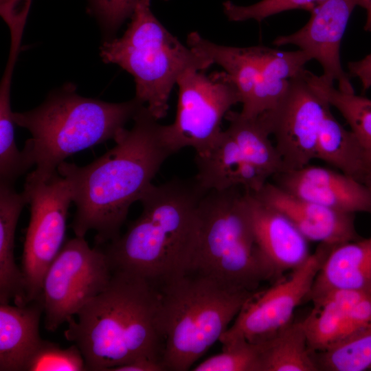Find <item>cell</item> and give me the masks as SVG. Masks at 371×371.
Wrapping results in <instances>:
<instances>
[{"label": "cell", "instance_id": "1", "mask_svg": "<svg viewBox=\"0 0 371 371\" xmlns=\"http://www.w3.org/2000/svg\"><path fill=\"white\" fill-rule=\"evenodd\" d=\"M124 128L115 145L91 163L79 166L63 161L57 172L69 183L76 212L71 227L76 236L93 230L102 245L118 238L130 207L139 201L164 161L175 153L163 125L145 105Z\"/></svg>", "mask_w": 371, "mask_h": 371}, {"label": "cell", "instance_id": "2", "mask_svg": "<svg viewBox=\"0 0 371 371\" xmlns=\"http://www.w3.org/2000/svg\"><path fill=\"white\" fill-rule=\"evenodd\" d=\"M159 304L150 281L113 270L106 289L67 322L64 336L80 350L86 370L111 371L140 359L163 363Z\"/></svg>", "mask_w": 371, "mask_h": 371}, {"label": "cell", "instance_id": "3", "mask_svg": "<svg viewBox=\"0 0 371 371\" xmlns=\"http://www.w3.org/2000/svg\"><path fill=\"white\" fill-rule=\"evenodd\" d=\"M207 192L194 178L152 183L139 200V216L104 250L113 269L143 277L157 287L190 271L200 204Z\"/></svg>", "mask_w": 371, "mask_h": 371}, {"label": "cell", "instance_id": "4", "mask_svg": "<svg viewBox=\"0 0 371 371\" xmlns=\"http://www.w3.org/2000/svg\"><path fill=\"white\" fill-rule=\"evenodd\" d=\"M143 105L135 97L122 102L83 97L68 84L51 92L37 107L13 112L15 124L31 134L22 150L36 168L25 179L46 180L69 156L114 140Z\"/></svg>", "mask_w": 371, "mask_h": 371}, {"label": "cell", "instance_id": "5", "mask_svg": "<svg viewBox=\"0 0 371 371\" xmlns=\"http://www.w3.org/2000/svg\"><path fill=\"white\" fill-rule=\"evenodd\" d=\"M157 288L162 362L170 371L190 370L256 293L193 271Z\"/></svg>", "mask_w": 371, "mask_h": 371}, {"label": "cell", "instance_id": "6", "mask_svg": "<svg viewBox=\"0 0 371 371\" xmlns=\"http://www.w3.org/2000/svg\"><path fill=\"white\" fill-rule=\"evenodd\" d=\"M100 56L133 76L135 98L157 120L166 116L172 90L186 71H205L214 65L164 27L152 12L150 0L137 5L121 37L102 43Z\"/></svg>", "mask_w": 371, "mask_h": 371}, {"label": "cell", "instance_id": "7", "mask_svg": "<svg viewBox=\"0 0 371 371\" xmlns=\"http://www.w3.org/2000/svg\"><path fill=\"white\" fill-rule=\"evenodd\" d=\"M240 188L210 190L203 196L190 271L256 291L271 277L256 243Z\"/></svg>", "mask_w": 371, "mask_h": 371}, {"label": "cell", "instance_id": "8", "mask_svg": "<svg viewBox=\"0 0 371 371\" xmlns=\"http://www.w3.org/2000/svg\"><path fill=\"white\" fill-rule=\"evenodd\" d=\"M177 85V113L172 124L163 125L164 137L175 153L190 147L196 155H205L223 131V118L241 102L238 91L224 71L205 74L204 70L188 69Z\"/></svg>", "mask_w": 371, "mask_h": 371}, {"label": "cell", "instance_id": "9", "mask_svg": "<svg viewBox=\"0 0 371 371\" xmlns=\"http://www.w3.org/2000/svg\"><path fill=\"white\" fill-rule=\"evenodd\" d=\"M113 269L104 251L85 237L65 242L45 272L41 295L45 328L50 332L72 317L108 286Z\"/></svg>", "mask_w": 371, "mask_h": 371}, {"label": "cell", "instance_id": "10", "mask_svg": "<svg viewBox=\"0 0 371 371\" xmlns=\"http://www.w3.org/2000/svg\"><path fill=\"white\" fill-rule=\"evenodd\" d=\"M23 192L30 205L22 257L27 304L41 298L45 272L65 243L72 197L68 181L58 172L44 181L25 179Z\"/></svg>", "mask_w": 371, "mask_h": 371}, {"label": "cell", "instance_id": "11", "mask_svg": "<svg viewBox=\"0 0 371 371\" xmlns=\"http://www.w3.org/2000/svg\"><path fill=\"white\" fill-rule=\"evenodd\" d=\"M335 247L319 243L316 250L284 280L256 292L244 304L219 341L238 339L263 342L292 322L296 308L308 298L315 278L330 251Z\"/></svg>", "mask_w": 371, "mask_h": 371}, {"label": "cell", "instance_id": "12", "mask_svg": "<svg viewBox=\"0 0 371 371\" xmlns=\"http://www.w3.org/2000/svg\"><path fill=\"white\" fill-rule=\"evenodd\" d=\"M330 106L307 82L302 71L290 79L279 104L258 115L275 137L284 170L302 168L316 159L320 126Z\"/></svg>", "mask_w": 371, "mask_h": 371}, {"label": "cell", "instance_id": "13", "mask_svg": "<svg viewBox=\"0 0 371 371\" xmlns=\"http://www.w3.org/2000/svg\"><path fill=\"white\" fill-rule=\"evenodd\" d=\"M363 0H326L311 12L308 23L289 35L278 36L276 46L294 45L315 59L322 67L321 75L327 82L338 83V89L354 93L349 76L340 60V45L355 8Z\"/></svg>", "mask_w": 371, "mask_h": 371}, {"label": "cell", "instance_id": "14", "mask_svg": "<svg viewBox=\"0 0 371 371\" xmlns=\"http://www.w3.org/2000/svg\"><path fill=\"white\" fill-rule=\"evenodd\" d=\"M312 301L314 308L302 322L314 352L371 329V289L333 291Z\"/></svg>", "mask_w": 371, "mask_h": 371}, {"label": "cell", "instance_id": "15", "mask_svg": "<svg viewBox=\"0 0 371 371\" xmlns=\"http://www.w3.org/2000/svg\"><path fill=\"white\" fill-rule=\"evenodd\" d=\"M271 177L279 188L305 200L339 212L371 214V186L341 172L308 164Z\"/></svg>", "mask_w": 371, "mask_h": 371}, {"label": "cell", "instance_id": "16", "mask_svg": "<svg viewBox=\"0 0 371 371\" xmlns=\"http://www.w3.org/2000/svg\"><path fill=\"white\" fill-rule=\"evenodd\" d=\"M255 241L271 279L302 265L311 254L308 240L282 212L244 191Z\"/></svg>", "mask_w": 371, "mask_h": 371}, {"label": "cell", "instance_id": "17", "mask_svg": "<svg viewBox=\"0 0 371 371\" xmlns=\"http://www.w3.org/2000/svg\"><path fill=\"white\" fill-rule=\"evenodd\" d=\"M252 193L284 214L308 240L336 246L361 238L355 228V214L300 198L269 181Z\"/></svg>", "mask_w": 371, "mask_h": 371}, {"label": "cell", "instance_id": "18", "mask_svg": "<svg viewBox=\"0 0 371 371\" xmlns=\"http://www.w3.org/2000/svg\"><path fill=\"white\" fill-rule=\"evenodd\" d=\"M41 299L24 306L0 304V371H25L43 339L39 322Z\"/></svg>", "mask_w": 371, "mask_h": 371}, {"label": "cell", "instance_id": "19", "mask_svg": "<svg viewBox=\"0 0 371 371\" xmlns=\"http://www.w3.org/2000/svg\"><path fill=\"white\" fill-rule=\"evenodd\" d=\"M371 289V237L333 247L326 257L308 298L337 290Z\"/></svg>", "mask_w": 371, "mask_h": 371}, {"label": "cell", "instance_id": "20", "mask_svg": "<svg viewBox=\"0 0 371 371\" xmlns=\"http://www.w3.org/2000/svg\"><path fill=\"white\" fill-rule=\"evenodd\" d=\"M27 200L14 186L0 183V304L14 301L26 305L25 286L22 269L14 258V238L21 212Z\"/></svg>", "mask_w": 371, "mask_h": 371}, {"label": "cell", "instance_id": "21", "mask_svg": "<svg viewBox=\"0 0 371 371\" xmlns=\"http://www.w3.org/2000/svg\"><path fill=\"white\" fill-rule=\"evenodd\" d=\"M330 106L322 122L316 148V159L341 172L370 185L369 157L355 134L346 129L333 116Z\"/></svg>", "mask_w": 371, "mask_h": 371}, {"label": "cell", "instance_id": "22", "mask_svg": "<svg viewBox=\"0 0 371 371\" xmlns=\"http://www.w3.org/2000/svg\"><path fill=\"white\" fill-rule=\"evenodd\" d=\"M187 45L224 69L236 86L243 106L249 102L260 77L258 46L243 47L220 45L206 39L196 32L188 35Z\"/></svg>", "mask_w": 371, "mask_h": 371}, {"label": "cell", "instance_id": "23", "mask_svg": "<svg viewBox=\"0 0 371 371\" xmlns=\"http://www.w3.org/2000/svg\"><path fill=\"white\" fill-rule=\"evenodd\" d=\"M259 344L262 348V371L319 370L302 321L291 322Z\"/></svg>", "mask_w": 371, "mask_h": 371}, {"label": "cell", "instance_id": "24", "mask_svg": "<svg viewBox=\"0 0 371 371\" xmlns=\"http://www.w3.org/2000/svg\"><path fill=\"white\" fill-rule=\"evenodd\" d=\"M227 131L237 143L245 160L267 171L271 177L284 170L282 159L269 139V131L259 116L247 117L229 111Z\"/></svg>", "mask_w": 371, "mask_h": 371}, {"label": "cell", "instance_id": "25", "mask_svg": "<svg viewBox=\"0 0 371 371\" xmlns=\"http://www.w3.org/2000/svg\"><path fill=\"white\" fill-rule=\"evenodd\" d=\"M303 76L319 95L339 111L371 159V99L343 92L306 69Z\"/></svg>", "mask_w": 371, "mask_h": 371}, {"label": "cell", "instance_id": "26", "mask_svg": "<svg viewBox=\"0 0 371 371\" xmlns=\"http://www.w3.org/2000/svg\"><path fill=\"white\" fill-rule=\"evenodd\" d=\"M319 370L371 371V329L315 352Z\"/></svg>", "mask_w": 371, "mask_h": 371}, {"label": "cell", "instance_id": "27", "mask_svg": "<svg viewBox=\"0 0 371 371\" xmlns=\"http://www.w3.org/2000/svg\"><path fill=\"white\" fill-rule=\"evenodd\" d=\"M221 353L195 366L193 371H262V348L259 343L238 339L222 344Z\"/></svg>", "mask_w": 371, "mask_h": 371}, {"label": "cell", "instance_id": "28", "mask_svg": "<svg viewBox=\"0 0 371 371\" xmlns=\"http://www.w3.org/2000/svg\"><path fill=\"white\" fill-rule=\"evenodd\" d=\"M86 370L84 357L75 344L61 348L58 344L43 340L27 362L25 371Z\"/></svg>", "mask_w": 371, "mask_h": 371}, {"label": "cell", "instance_id": "29", "mask_svg": "<svg viewBox=\"0 0 371 371\" xmlns=\"http://www.w3.org/2000/svg\"><path fill=\"white\" fill-rule=\"evenodd\" d=\"M326 0H262L254 4L243 6L230 1L223 2V12L230 21H244L253 19L261 22L265 19L293 9H304L311 12Z\"/></svg>", "mask_w": 371, "mask_h": 371}, {"label": "cell", "instance_id": "30", "mask_svg": "<svg viewBox=\"0 0 371 371\" xmlns=\"http://www.w3.org/2000/svg\"><path fill=\"white\" fill-rule=\"evenodd\" d=\"M89 1L92 13L97 18L107 40H110L114 38L126 19L131 17L137 5L142 0Z\"/></svg>", "mask_w": 371, "mask_h": 371}, {"label": "cell", "instance_id": "31", "mask_svg": "<svg viewBox=\"0 0 371 371\" xmlns=\"http://www.w3.org/2000/svg\"><path fill=\"white\" fill-rule=\"evenodd\" d=\"M348 68L349 75L360 80L363 91L371 87V54L359 60L348 63Z\"/></svg>", "mask_w": 371, "mask_h": 371}, {"label": "cell", "instance_id": "32", "mask_svg": "<svg viewBox=\"0 0 371 371\" xmlns=\"http://www.w3.org/2000/svg\"><path fill=\"white\" fill-rule=\"evenodd\" d=\"M166 368L162 363L147 359H140L132 362L113 368L111 371H165Z\"/></svg>", "mask_w": 371, "mask_h": 371}, {"label": "cell", "instance_id": "33", "mask_svg": "<svg viewBox=\"0 0 371 371\" xmlns=\"http://www.w3.org/2000/svg\"><path fill=\"white\" fill-rule=\"evenodd\" d=\"M360 6L366 9L367 13L364 30L371 32V0H363Z\"/></svg>", "mask_w": 371, "mask_h": 371}, {"label": "cell", "instance_id": "34", "mask_svg": "<svg viewBox=\"0 0 371 371\" xmlns=\"http://www.w3.org/2000/svg\"><path fill=\"white\" fill-rule=\"evenodd\" d=\"M368 177L370 185L371 186V159H370V161H369Z\"/></svg>", "mask_w": 371, "mask_h": 371}]
</instances>
